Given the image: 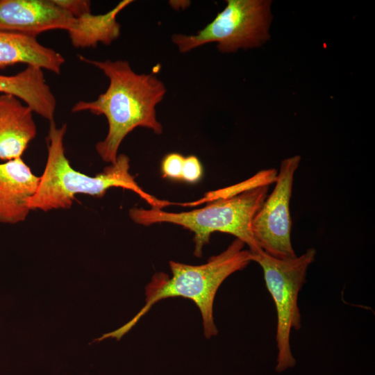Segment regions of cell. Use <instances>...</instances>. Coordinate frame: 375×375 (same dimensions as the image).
<instances>
[{"instance_id":"cell-6","label":"cell","mask_w":375,"mask_h":375,"mask_svg":"<svg viewBox=\"0 0 375 375\" xmlns=\"http://www.w3.org/2000/svg\"><path fill=\"white\" fill-rule=\"evenodd\" d=\"M223 10L194 35L174 34L172 42L182 53L217 43L222 53L258 47L269 38L270 1L227 0Z\"/></svg>"},{"instance_id":"cell-2","label":"cell","mask_w":375,"mask_h":375,"mask_svg":"<svg viewBox=\"0 0 375 375\" xmlns=\"http://www.w3.org/2000/svg\"><path fill=\"white\" fill-rule=\"evenodd\" d=\"M245 246L242 241L235 239L224 251L211 256L206 263L199 265L170 261L172 276L163 272L153 276L145 288V304L140 310L124 326L103 334L97 340L109 338L119 340L153 305L169 297H183L192 301L201 312L206 338L217 335L218 331L213 318L215 298L225 279L252 262L251 253L244 249Z\"/></svg>"},{"instance_id":"cell-3","label":"cell","mask_w":375,"mask_h":375,"mask_svg":"<svg viewBox=\"0 0 375 375\" xmlns=\"http://www.w3.org/2000/svg\"><path fill=\"white\" fill-rule=\"evenodd\" d=\"M67 125L57 127L51 122L47 136V159L37 191L30 199V210L47 212L69 209L79 194L102 197L111 188L129 190L149 203L152 208L162 209L171 202L158 199L144 191L130 174V160L119 154L115 162L94 176L74 169L65 156L64 138Z\"/></svg>"},{"instance_id":"cell-15","label":"cell","mask_w":375,"mask_h":375,"mask_svg":"<svg viewBox=\"0 0 375 375\" xmlns=\"http://www.w3.org/2000/svg\"><path fill=\"white\" fill-rule=\"evenodd\" d=\"M203 174V168L201 162L195 156L185 157L181 180L190 183H194L200 180Z\"/></svg>"},{"instance_id":"cell-7","label":"cell","mask_w":375,"mask_h":375,"mask_svg":"<svg viewBox=\"0 0 375 375\" xmlns=\"http://www.w3.org/2000/svg\"><path fill=\"white\" fill-rule=\"evenodd\" d=\"M300 161L298 155L282 160L274 190L266 197L252 221V233L259 247L278 259L297 256L291 242L290 204L294 176Z\"/></svg>"},{"instance_id":"cell-10","label":"cell","mask_w":375,"mask_h":375,"mask_svg":"<svg viewBox=\"0 0 375 375\" xmlns=\"http://www.w3.org/2000/svg\"><path fill=\"white\" fill-rule=\"evenodd\" d=\"M33 112L16 97L0 94V159L21 158L35 138Z\"/></svg>"},{"instance_id":"cell-1","label":"cell","mask_w":375,"mask_h":375,"mask_svg":"<svg viewBox=\"0 0 375 375\" xmlns=\"http://www.w3.org/2000/svg\"><path fill=\"white\" fill-rule=\"evenodd\" d=\"M78 58L100 69L109 80L108 88L97 99L79 101L72 108L73 112L88 111L106 118L108 133L95 146L103 161L110 164L116 161L123 140L137 127L162 133L156 108L162 100L166 88L155 74H138L126 60L100 61L83 56Z\"/></svg>"},{"instance_id":"cell-9","label":"cell","mask_w":375,"mask_h":375,"mask_svg":"<svg viewBox=\"0 0 375 375\" xmlns=\"http://www.w3.org/2000/svg\"><path fill=\"white\" fill-rule=\"evenodd\" d=\"M39 182L40 176L22 158L0 163V223L15 224L26 219Z\"/></svg>"},{"instance_id":"cell-12","label":"cell","mask_w":375,"mask_h":375,"mask_svg":"<svg viewBox=\"0 0 375 375\" xmlns=\"http://www.w3.org/2000/svg\"><path fill=\"white\" fill-rule=\"evenodd\" d=\"M65 61L59 52L41 44L36 38L0 31V69L21 63L60 74Z\"/></svg>"},{"instance_id":"cell-5","label":"cell","mask_w":375,"mask_h":375,"mask_svg":"<svg viewBox=\"0 0 375 375\" xmlns=\"http://www.w3.org/2000/svg\"><path fill=\"white\" fill-rule=\"evenodd\" d=\"M316 252L314 248H309L300 256L285 260L272 257L262 250L251 253L252 261L262 269L266 287L276 306L277 372L296 364L290 348V333L292 329L299 331L301 328L298 297L306 281L308 268L315 260Z\"/></svg>"},{"instance_id":"cell-8","label":"cell","mask_w":375,"mask_h":375,"mask_svg":"<svg viewBox=\"0 0 375 375\" xmlns=\"http://www.w3.org/2000/svg\"><path fill=\"white\" fill-rule=\"evenodd\" d=\"M76 24L53 0H0V31L36 38L54 29L68 32Z\"/></svg>"},{"instance_id":"cell-11","label":"cell","mask_w":375,"mask_h":375,"mask_svg":"<svg viewBox=\"0 0 375 375\" xmlns=\"http://www.w3.org/2000/svg\"><path fill=\"white\" fill-rule=\"evenodd\" d=\"M0 93L16 97L33 112L50 123L54 122L56 99L42 69L26 66L16 74H0Z\"/></svg>"},{"instance_id":"cell-4","label":"cell","mask_w":375,"mask_h":375,"mask_svg":"<svg viewBox=\"0 0 375 375\" xmlns=\"http://www.w3.org/2000/svg\"><path fill=\"white\" fill-rule=\"evenodd\" d=\"M263 184L240 192L215 199L206 206L190 211L173 212L162 209L132 208L131 219L145 226L170 223L183 226L194 233V255L201 257L203 247L215 232L231 234L248 247L251 253L262 250L251 229L253 219L267 196L269 186Z\"/></svg>"},{"instance_id":"cell-13","label":"cell","mask_w":375,"mask_h":375,"mask_svg":"<svg viewBox=\"0 0 375 375\" xmlns=\"http://www.w3.org/2000/svg\"><path fill=\"white\" fill-rule=\"evenodd\" d=\"M132 2L131 0H124L106 13L94 15L88 12L76 18V26L67 32L72 45L83 49L94 48L99 43L111 44L120 35L121 26L117 17Z\"/></svg>"},{"instance_id":"cell-16","label":"cell","mask_w":375,"mask_h":375,"mask_svg":"<svg viewBox=\"0 0 375 375\" xmlns=\"http://www.w3.org/2000/svg\"><path fill=\"white\" fill-rule=\"evenodd\" d=\"M58 6L66 10L74 18L90 12V1L85 0H53Z\"/></svg>"},{"instance_id":"cell-14","label":"cell","mask_w":375,"mask_h":375,"mask_svg":"<svg viewBox=\"0 0 375 375\" xmlns=\"http://www.w3.org/2000/svg\"><path fill=\"white\" fill-rule=\"evenodd\" d=\"M185 157L178 153L167 154L161 162V170L165 178L181 180V172Z\"/></svg>"}]
</instances>
